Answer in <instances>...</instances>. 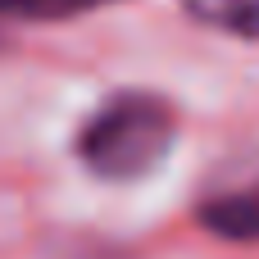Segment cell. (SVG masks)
Instances as JSON below:
<instances>
[{"label":"cell","mask_w":259,"mask_h":259,"mask_svg":"<svg viewBox=\"0 0 259 259\" xmlns=\"http://www.w3.org/2000/svg\"><path fill=\"white\" fill-rule=\"evenodd\" d=\"M178 146V109L168 96L146 87H123L96 100L77 123L73 155L77 164L109 187L146 182Z\"/></svg>","instance_id":"cell-1"},{"label":"cell","mask_w":259,"mask_h":259,"mask_svg":"<svg viewBox=\"0 0 259 259\" xmlns=\"http://www.w3.org/2000/svg\"><path fill=\"white\" fill-rule=\"evenodd\" d=\"M196 223L232 246H255L259 241V146L237 150L219 168H209L196 205Z\"/></svg>","instance_id":"cell-2"},{"label":"cell","mask_w":259,"mask_h":259,"mask_svg":"<svg viewBox=\"0 0 259 259\" xmlns=\"http://www.w3.org/2000/svg\"><path fill=\"white\" fill-rule=\"evenodd\" d=\"M118 0H0V50L9 46L14 32L36 27V23H68L82 14H96Z\"/></svg>","instance_id":"cell-3"},{"label":"cell","mask_w":259,"mask_h":259,"mask_svg":"<svg viewBox=\"0 0 259 259\" xmlns=\"http://www.w3.org/2000/svg\"><path fill=\"white\" fill-rule=\"evenodd\" d=\"M187 14L214 32L241 36V41H259V0H182Z\"/></svg>","instance_id":"cell-4"}]
</instances>
